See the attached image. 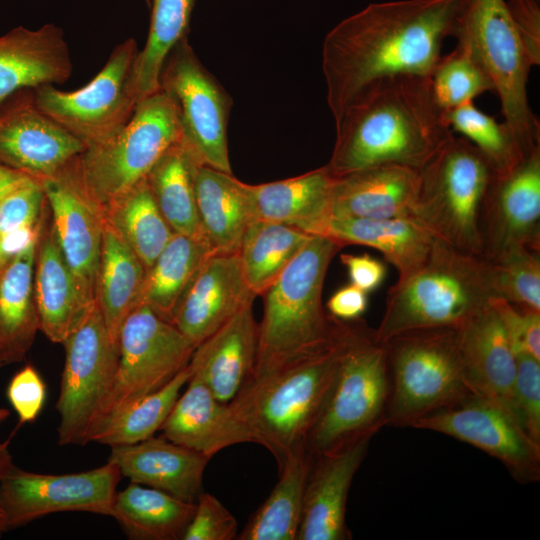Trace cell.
<instances>
[{"label":"cell","instance_id":"cell-56","mask_svg":"<svg viewBox=\"0 0 540 540\" xmlns=\"http://www.w3.org/2000/svg\"><path fill=\"white\" fill-rule=\"evenodd\" d=\"M145 1H146V3H147V4H148V6H149V4H150V0H145Z\"/></svg>","mask_w":540,"mask_h":540},{"label":"cell","instance_id":"cell-12","mask_svg":"<svg viewBox=\"0 0 540 540\" xmlns=\"http://www.w3.org/2000/svg\"><path fill=\"white\" fill-rule=\"evenodd\" d=\"M175 110L180 141L200 164L232 174L227 126L232 99L201 63L188 37L167 56L159 80Z\"/></svg>","mask_w":540,"mask_h":540},{"label":"cell","instance_id":"cell-50","mask_svg":"<svg viewBox=\"0 0 540 540\" xmlns=\"http://www.w3.org/2000/svg\"><path fill=\"white\" fill-rule=\"evenodd\" d=\"M508 11L532 66L540 63V0H508Z\"/></svg>","mask_w":540,"mask_h":540},{"label":"cell","instance_id":"cell-46","mask_svg":"<svg viewBox=\"0 0 540 540\" xmlns=\"http://www.w3.org/2000/svg\"><path fill=\"white\" fill-rule=\"evenodd\" d=\"M46 204L41 182L27 178L0 199V236L37 227Z\"/></svg>","mask_w":540,"mask_h":540},{"label":"cell","instance_id":"cell-30","mask_svg":"<svg viewBox=\"0 0 540 540\" xmlns=\"http://www.w3.org/2000/svg\"><path fill=\"white\" fill-rule=\"evenodd\" d=\"M194 189L202 240L212 254L238 253L255 219L245 183L232 174L198 165Z\"/></svg>","mask_w":540,"mask_h":540},{"label":"cell","instance_id":"cell-7","mask_svg":"<svg viewBox=\"0 0 540 540\" xmlns=\"http://www.w3.org/2000/svg\"><path fill=\"white\" fill-rule=\"evenodd\" d=\"M494 176L489 162L471 142L453 136L420 171L412 217L435 238L485 258L483 213Z\"/></svg>","mask_w":540,"mask_h":540},{"label":"cell","instance_id":"cell-20","mask_svg":"<svg viewBox=\"0 0 540 540\" xmlns=\"http://www.w3.org/2000/svg\"><path fill=\"white\" fill-rule=\"evenodd\" d=\"M372 436L312 456L296 540H347L346 502Z\"/></svg>","mask_w":540,"mask_h":540},{"label":"cell","instance_id":"cell-15","mask_svg":"<svg viewBox=\"0 0 540 540\" xmlns=\"http://www.w3.org/2000/svg\"><path fill=\"white\" fill-rule=\"evenodd\" d=\"M122 475L114 463L71 474L26 471L13 465L0 478L9 529L58 512H89L111 516Z\"/></svg>","mask_w":540,"mask_h":540},{"label":"cell","instance_id":"cell-43","mask_svg":"<svg viewBox=\"0 0 540 540\" xmlns=\"http://www.w3.org/2000/svg\"><path fill=\"white\" fill-rule=\"evenodd\" d=\"M430 80L435 101L443 112L494 91L480 61L466 44L460 42H456L449 54L440 57Z\"/></svg>","mask_w":540,"mask_h":540},{"label":"cell","instance_id":"cell-29","mask_svg":"<svg viewBox=\"0 0 540 540\" xmlns=\"http://www.w3.org/2000/svg\"><path fill=\"white\" fill-rule=\"evenodd\" d=\"M343 247L357 244L382 253L402 281L416 273L427 261L435 237L414 217L368 219L329 216L320 234Z\"/></svg>","mask_w":540,"mask_h":540},{"label":"cell","instance_id":"cell-35","mask_svg":"<svg viewBox=\"0 0 540 540\" xmlns=\"http://www.w3.org/2000/svg\"><path fill=\"white\" fill-rule=\"evenodd\" d=\"M210 254L202 240L174 233L146 271L134 308L147 305L160 318L173 324L181 300Z\"/></svg>","mask_w":540,"mask_h":540},{"label":"cell","instance_id":"cell-53","mask_svg":"<svg viewBox=\"0 0 540 540\" xmlns=\"http://www.w3.org/2000/svg\"><path fill=\"white\" fill-rule=\"evenodd\" d=\"M10 439L0 442V478L14 465L13 457L9 450ZM8 530L5 509L2 503L0 491V538Z\"/></svg>","mask_w":540,"mask_h":540},{"label":"cell","instance_id":"cell-24","mask_svg":"<svg viewBox=\"0 0 540 540\" xmlns=\"http://www.w3.org/2000/svg\"><path fill=\"white\" fill-rule=\"evenodd\" d=\"M47 222L45 215L36 247L33 290L40 331L50 341L62 344L95 304H89L82 296L62 254L52 221Z\"/></svg>","mask_w":540,"mask_h":540},{"label":"cell","instance_id":"cell-18","mask_svg":"<svg viewBox=\"0 0 540 540\" xmlns=\"http://www.w3.org/2000/svg\"><path fill=\"white\" fill-rule=\"evenodd\" d=\"M85 145L37 108L32 89L0 106V164L42 181L78 157Z\"/></svg>","mask_w":540,"mask_h":540},{"label":"cell","instance_id":"cell-54","mask_svg":"<svg viewBox=\"0 0 540 540\" xmlns=\"http://www.w3.org/2000/svg\"><path fill=\"white\" fill-rule=\"evenodd\" d=\"M29 176L0 164V199Z\"/></svg>","mask_w":540,"mask_h":540},{"label":"cell","instance_id":"cell-13","mask_svg":"<svg viewBox=\"0 0 540 540\" xmlns=\"http://www.w3.org/2000/svg\"><path fill=\"white\" fill-rule=\"evenodd\" d=\"M139 51L135 39H126L82 88L66 92L42 85L32 89L35 105L86 148L111 137L130 120L137 104L131 77Z\"/></svg>","mask_w":540,"mask_h":540},{"label":"cell","instance_id":"cell-39","mask_svg":"<svg viewBox=\"0 0 540 540\" xmlns=\"http://www.w3.org/2000/svg\"><path fill=\"white\" fill-rule=\"evenodd\" d=\"M311 236L270 221L254 219L249 224L238 253L246 282L255 296L263 295Z\"/></svg>","mask_w":540,"mask_h":540},{"label":"cell","instance_id":"cell-1","mask_svg":"<svg viewBox=\"0 0 540 540\" xmlns=\"http://www.w3.org/2000/svg\"><path fill=\"white\" fill-rule=\"evenodd\" d=\"M465 0L371 3L325 36L322 71L335 122L367 86L395 75L430 77Z\"/></svg>","mask_w":540,"mask_h":540},{"label":"cell","instance_id":"cell-48","mask_svg":"<svg viewBox=\"0 0 540 540\" xmlns=\"http://www.w3.org/2000/svg\"><path fill=\"white\" fill-rule=\"evenodd\" d=\"M515 354L540 361V313L521 310L501 297L490 301Z\"/></svg>","mask_w":540,"mask_h":540},{"label":"cell","instance_id":"cell-6","mask_svg":"<svg viewBox=\"0 0 540 540\" xmlns=\"http://www.w3.org/2000/svg\"><path fill=\"white\" fill-rule=\"evenodd\" d=\"M390 375L385 343L361 319L343 321L333 381L306 449L314 456L387 425Z\"/></svg>","mask_w":540,"mask_h":540},{"label":"cell","instance_id":"cell-25","mask_svg":"<svg viewBox=\"0 0 540 540\" xmlns=\"http://www.w3.org/2000/svg\"><path fill=\"white\" fill-rule=\"evenodd\" d=\"M420 172L379 165L334 177L329 216L386 219L412 216Z\"/></svg>","mask_w":540,"mask_h":540},{"label":"cell","instance_id":"cell-4","mask_svg":"<svg viewBox=\"0 0 540 540\" xmlns=\"http://www.w3.org/2000/svg\"><path fill=\"white\" fill-rule=\"evenodd\" d=\"M497 297L490 262L435 238L426 263L389 288L379 342L406 331L460 328Z\"/></svg>","mask_w":540,"mask_h":540},{"label":"cell","instance_id":"cell-34","mask_svg":"<svg viewBox=\"0 0 540 540\" xmlns=\"http://www.w3.org/2000/svg\"><path fill=\"white\" fill-rule=\"evenodd\" d=\"M146 271L135 252L104 221L96 303L110 336L117 342L120 328L135 306Z\"/></svg>","mask_w":540,"mask_h":540},{"label":"cell","instance_id":"cell-55","mask_svg":"<svg viewBox=\"0 0 540 540\" xmlns=\"http://www.w3.org/2000/svg\"><path fill=\"white\" fill-rule=\"evenodd\" d=\"M10 416V411L6 408L0 407V424L4 422Z\"/></svg>","mask_w":540,"mask_h":540},{"label":"cell","instance_id":"cell-31","mask_svg":"<svg viewBox=\"0 0 540 540\" xmlns=\"http://www.w3.org/2000/svg\"><path fill=\"white\" fill-rule=\"evenodd\" d=\"M334 176L326 165L297 177L250 185L245 183L255 219L319 235L329 217Z\"/></svg>","mask_w":540,"mask_h":540},{"label":"cell","instance_id":"cell-52","mask_svg":"<svg viewBox=\"0 0 540 540\" xmlns=\"http://www.w3.org/2000/svg\"><path fill=\"white\" fill-rule=\"evenodd\" d=\"M367 306V292L351 283L334 292L326 304L328 314L341 321L360 319Z\"/></svg>","mask_w":540,"mask_h":540},{"label":"cell","instance_id":"cell-49","mask_svg":"<svg viewBox=\"0 0 540 540\" xmlns=\"http://www.w3.org/2000/svg\"><path fill=\"white\" fill-rule=\"evenodd\" d=\"M6 397L18 416V427L34 422L46 400V386L31 365L16 372L6 388Z\"/></svg>","mask_w":540,"mask_h":540},{"label":"cell","instance_id":"cell-21","mask_svg":"<svg viewBox=\"0 0 540 540\" xmlns=\"http://www.w3.org/2000/svg\"><path fill=\"white\" fill-rule=\"evenodd\" d=\"M255 297L239 253L210 254L181 300L173 325L197 347Z\"/></svg>","mask_w":540,"mask_h":540},{"label":"cell","instance_id":"cell-2","mask_svg":"<svg viewBox=\"0 0 540 540\" xmlns=\"http://www.w3.org/2000/svg\"><path fill=\"white\" fill-rule=\"evenodd\" d=\"M334 177L379 165L421 171L453 138L428 76L395 75L363 89L335 122Z\"/></svg>","mask_w":540,"mask_h":540},{"label":"cell","instance_id":"cell-32","mask_svg":"<svg viewBox=\"0 0 540 540\" xmlns=\"http://www.w3.org/2000/svg\"><path fill=\"white\" fill-rule=\"evenodd\" d=\"M37 241L0 271V368L21 362L40 330L33 290Z\"/></svg>","mask_w":540,"mask_h":540},{"label":"cell","instance_id":"cell-11","mask_svg":"<svg viewBox=\"0 0 540 540\" xmlns=\"http://www.w3.org/2000/svg\"><path fill=\"white\" fill-rule=\"evenodd\" d=\"M119 361L112 388L91 429L169 383L190 362L196 346L147 305L136 306L118 335Z\"/></svg>","mask_w":540,"mask_h":540},{"label":"cell","instance_id":"cell-27","mask_svg":"<svg viewBox=\"0 0 540 540\" xmlns=\"http://www.w3.org/2000/svg\"><path fill=\"white\" fill-rule=\"evenodd\" d=\"M458 332L465 378L471 392L495 402L513 416L516 356L491 305L469 319Z\"/></svg>","mask_w":540,"mask_h":540},{"label":"cell","instance_id":"cell-38","mask_svg":"<svg viewBox=\"0 0 540 540\" xmlns=\"http://www.w3.org/2000/svg\"><path fill=\"white\" fill-rule=\"evenodd\" d=\"M103 217L146 270L174 235L155 202L147 177L108 204Z\"/></svg>","mask_w":540,"mask_h":540},{"label":"cell","instance_id":"cell-9","mask_svg":"<svg viewBox=\"0 0 540 540\" xmlns=\"http://www.w3.org/2000/svg\"><path fill=\"white\" fill-rule=\"evenodd\" d=\"M451 37L466 44L484 67L522 155L540 149V124L530 108L527 90L533 66L506 1L465 0Z\"/></svg>","mask_w":540,"mask_h":540},{"label":"cell","instance_id":"cell-42","mask_svg":"<svg viewBox=\"0 0 540 540\" xmlns=\"http://www.w3.org/2000/svg\"><path fill=\"white\" fill-rule=\"evenodd\" d=\"M444 119L480 151L495 175L508 173L525 158L509 126L479 110L473 101L445 111Z\"/></svg>","mask_w":540,"mask_h":540},{"label":"cell","instance_id":"cell-26","mask_svg":"<svg viewBox=\"0 0 540 540\" xmlns=\"http://www.w3.org/2000/svg\"><path fill=\"white\" fill-rule=\"evenodd\" d=\"M210 458L161 437L111 446L107 461L131 482L195 502L203 491V474Z\"/></svg>","mask_w":540,"mask_h":540},{"label":"cell","instance_id":"cell-3","mask_svg":"<svg viewBox=\"0 0 540 540\" xmlns=\"http://www.w3.org/2000/svg\"><path fill=\"white\" fill-rule=\"evenodd\" d=\"M343 248L335 240L312 235L277 280L263 293L258 351L251 378L276 370L330 347L341 320L323 309L328 267Z\"/></svg>","mask_w":540,"mask_h":540},{"label":"cell","instance_id":"cell-28","mask_svg":"<svg viewBox=\"0 0 540 540\" xmlns=\"http://www.w3.org/2000/svg\"><path fill=\"white\" fill-rule=\"evenodd\" d=\"M186 385L160 429L164 438L210 459L227 447L252 442L229 405L202 381L191 375Z\"/></svg>","mask_w":540,"mask_h":540},{"label":"cell","instance_id":"cell-19","mask_svg":"<svg viewBox=\"0 0 540 540\" xmlns=\"http://www.w3.org/2000/svg\"><path fill=\"white\" fill-rule=\"evenodd\" d=\"M482 232L486 259L512 244L540 251V149L508 173L494 176Z\"/></svg>","mask_w":540,"mask_h":540},{"label":"cell","instance_id":"cell-36","mask_svg":"<svg viewBox=\"0 0 540 540\" xmlns=\"http://www.w3.org/2000/svg\"><path fill=\"white\" fill-rule=\"evenodd\" d=\"M312 455L306 447L291 453L278 468L279 480L249 517L238 540H296Z\"/></svg>","mask_w":540,"mask_h":540},{"label":"cell","instance_id":"cell-37","mask_svg":"<svg viewBox=\"0 0 540 540\" xmlns=\"http://www.w3.org/2000/svg\"><path fill=\"white\" fill-rule=\"evenodd\" d=\"M198 165L179 139L158 159L148 173L147 181L173 232L202 240L194 189Z\"/></svg>","mask_w":540,"mask_h":540},{"label":"cell","instance_id":"cell-5","mask_svg":"<svg viewBox=\"0 0 540 540\" xmlns=\"http://www.w3.org/2000/svg\"><path fill=\"white\" fill-rule=\"evenodd\" d=\"M342 324L330 347L251 378L228 403L252 442L271 452L278 468L306 447L333 381Z\"/></svg>","mask_w":540,"mask_h":540},{"label":"cell","instance_id":"cell-8","mask_svg":"<svg viewBox=\"0 0 540 540\" xmlns=\"http://www.w3.org/2000/svg\"><path fill=\"white\" fill-rule=\"evenodd\" d=\"M384 343L391 384L387 425L411 426L472 393L465 378L458 328L406 331Z\"/></svg>","mask_w":540,"mask_h":540},{"label":"cell","instance_id":"cell-33","mask_svg":"<svg viewBox=\"0 0 540 540\" xmlns=\"http://www.w3.org/2000/svg\"><path fill=\"white\" fill-rule=\"evenodd\" d=\"M195 511V502L131 482L117 491L111 516L129 539L182 540Z\"/></svg>","mask_w":540,"mask_h":540},{"label":"cell","instance_id":"cell-14","mask_svg":"<svg viewBox=\"0 0 540 540\" xmlns=\"http://www.w3.org/2000/svg\"><path fill=\"white\" fill-rule=\"evenodd\" d=\"M65 364L56 410L60 445H85L115 379L119 345L97 305L62 343Z\"/></svg>","mask_w":540,"mask_h":540},{"label":"cell","instance_id":"cell-16","mask_svg":"<svg viewBox=\"0 0 540 540\" xmlns=\"http://www.w3.org/2000/svg\"><path fill=\"white\" fill-rule=\"evenodd\" d=\"M410 427L431 430L468 443L501 461L520 482L540 477V443L533 441L503 407L471 393L425 415Z\"/></svg>","mask_w":540,"mask_h":540},{"label":"cell","instance_id":"cell-22","mask_svg":"<svg viewBox=\"0 0 540 540\" xmlns=\"http://www.w3.org/2000/svg\"><path fill=\"white\" fill-rule=\"evenodd\" d=\"M259 328L253 303L201 342L189 365L217 400L228 404L251 379L258 351Z\"/></svg>","mask_w":540,"mask_h":540},{"label":"cell","instance_id":"cell-10","mask_svg":"<svg viewBox=\"0 0 540 540\" xmlns=\"http://www.w3.org/2000/svg\"><path fill=\"white\" fill-rule=\"evenodd\" d=\"M179 139L173 105L158 89L136 104L130 120L119 131L76 157L80 181L103 212L113 200L146 178Z\"/></svg>","mask_w":540,"mask_h":540},{"label":"cell","instance_id":"cell-40","mask_svg":"<svg viewBox=\"0 0 540 540\" xmlns=\"http://www.w3.org/2000/svg\"><path fill=\"white\" fill-rule=\"evenodd\" d=\"M195 0H150L149 32L131 77L137 103L159 89L164 62L174 46L188 37Z\"/></svg>","mask_w":540,"mask_h":540},{"label":"cell","instance_id":"cell-45","mask_svg":"<svg viewBox=\"0 0 540 540\" xmlns=\"http://www.w3.org/2000/svg\"><path fill=\"white\" fill-rule=\"evenodd\" d=\"M515 356L512 413L528 436L540 443V361L528 354Z\"/></svg>","mask_w":540,"mask_h":540},{"label":"cell","instance_id":"cell-47","mask_svg":"<svg viewBox=\"0 0 540 540\" xmlns=\"http://www.w3.org/2000/svg\"><path fill=\"white\" fill-rule=\"evenodd\" d=\"M238 533L234 515L216 496L202 491L182 540H233Z\"/></svg>","mask_w":540,"mask_h":540},{"label":"cell","instance_id":"cell-17","mask_svg":"<svg viewBox=\"0 0 540 540\" xmlns=\"http://www.w3.org/2000/svg\"><path fill=\"white\" fill-rule=\"evenodd\" d=\"M75 159L41 184L62 254L82 296L94 305L104 217L84 189Z\"/></svg>","mask_w":540,"mask_h":540},{"label":"cell","instance_id":"cell-51","mask_svg":"<svg viewBox=\"0 0 540 540\" xmlns=\"http://www.w3.org/2000/svg\"><path fill=\"white\" fill-rule=\"evenodd\" d=\"M340 260L347 269L350 283L367 293L378 288L385 279V265L368 254H341Z\"/></svg>","mask_w":540,"mask_h":540},{"label":"cell","instance_id":"cell-23","mask_svg":"<svg viewBox=\"0 0 540 540\" xmlns=\"http://www.w3.org/2000/svg\"><path fill=\"white\" fill-rule=\"evenodd\" d=\"M71 73L69 47L60 27L18 26L0 36V106L19 90L62 84Z\"/></svg>","mask_w":540,"mask_h":540},{"label":"cell","instance_id":"cell-41","mask_svg":"<svg viewBox=\"0 0 540 540\" xmlns=\"http://www.w3.org/2000/svg\"><path fill=\"white\" fill-rule=\"evenodd\" d=\"M192 375L188 364L169 383L109 420L90 438V442L117 446L134 444L154 436L171 412L182 388Z\"/></svg>","mask_w":540,"mask_h":540},{"label":"cell","instance_id":"cell-44","mask_svg":"<svg viewBox=\"0 0 540 540\" xmlns=\"http://www.w3.org/2000/svg\"><path fill=\"white\" fill-rule=\"evenodd\" d=\"M487 260L497 297L521 310L540 313V251L512 244Z\"/></svg>","mask_w":540,"mask_h":540}]
</instances>
